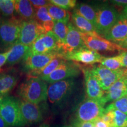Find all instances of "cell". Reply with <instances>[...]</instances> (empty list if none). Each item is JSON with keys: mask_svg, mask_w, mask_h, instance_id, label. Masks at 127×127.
<instances>
[{"mask_svg": "<svg viewBox=\"0 0 127 127\" xmlns=\"http://www.w3.org/2000/svg\"><path fill=\"white\" fill-rule=\"evenodd\" d=\"M47 82L39 78L28 77L19 87L18 94L22 100L39 104L47 100Z\"/></svg>", "mask_w": 127, "mask_h": 127, "instance_id": "6da1fadb", "label": "cell"}, {"mask_svg": "<svg viewBox=\"0 0 127 127\" xmlns=\"http://www.w3.org/2000/svg\"><path fill=\"white\" fill-rule=\"evenodd\" d=\"M0 115L8 127L25 125L21 113L19 100L11 96L0 97Z\"/></svg>", "mask_w": 127, "mask_h": 127, "instance_id": "7a4b0ae2", "label": "cell"}, {"mask_svg": "<svg viewBox=\"0 0 127 127\" xmlns=\"http://www.w3.org/2000/svg\"><path fill=\"white\" fill-rule=\"evenodd\" d=\"M104 106L100 99L88 98L79 104L75 112V119L72 123L94 121L104 113Z\"/></svg>", "mask_w": 127, "mask_h": 127, "instance_id": "3957f363", "label": "cell"}, {"mask_svg": "<svg viewBox=\"0 0 127 127\" xmlns=\"http://www.w3.org/2000/svg\"><path fill=\"white\" fill-rule=\"evenodd\" d=\"M95 11L96 32L104 36L115 24L120 15L115 8L107 4L96 7Z\"/></svg>", "mask_w": 127, "mask_h": 127, "instance_id": "277c9868", "label": "cell"}, {"mask_svg": "<svg viewBox=\"0 0 127 127\" xmlns=\"http://www.w3.org/2000/svg\"><path fill=\"white\" fill-rule=\"evenodd\" d=\"M74 78H69L51 84L48 87L47 96L53 104H60L72 94L75 88Z\"/></svg>", "mask_w": 127, "mask_h": 127, "instance_id": "5b68a950", "label": "cell"}, {"mask_svg": "<svg viewBox=\"0 0 127 127\" xmlns=\"http://www.w3.org/2000/svg\"><path fill=\"white\" fill-rule=\"evenodd\" d=\"M81 36L84 45L95 51L123 52L127 51L117 44L105 39L96 32L90 34L81 32Z\"/></svg>", "mask_w": 127, "mask_h": 127, "instance_id": "8992f818", "label": "cell"}, {"mask_svg": "<svg viewBox=\"0 0 127 127\" xmlns=\"http://www.w3.org/2000/svg\"><path fill=\"white\" fill-rule=\"evenodd\" d=\"M91 69L104 91H107L116 81L124 76L127 75V68L110 70L99 64L92 66Z\"/></svg>", "mask_w": 127, "mask_h": 127, "instance_id": "52a82bcc", "label": "cell"}, {"mask_svg": "<svg viewBox=\"0 0 127 127\" xmlns=\"http://www.w3.org/2000/svg\"><path fill=\"white\" fill-rule=\"evenodd\" d=\"M23 20L12 17L0 21V42L5 45H12L18 40Z\"/></svg>", "mask_w": 127, "mask_h": 127, "instance_id": "ba28073f", "label": "cell"}, {"mask_svg": "<svg viewBox=\"0 0 127 127\" xmlns=\"http://www.w3.org/2000/svg\"><path fill=\"white\" fill-rule=\"evenodd\" d=\"M79 65L72 61H66L47 77L41 78L46 82H54L78 77L81 72Z\"/></svg>", "mask_w": 127, "mask_h": 127, "instance_id": "9c48e42d", "label": "cell"}, {"mask_svg": "<svg viewBox=\"0 0 127 127\" xmlns=\"http://www.w3.org/2000/svg\"><path fill=\"white\" fill-rule=\"evenodd\" d=\"M46 34L44 28L35 20L23 21L18 41L23 45L31 47L39 37Z\"/></svg>", "mask_w": 127, "mask_h": 127, "instance_id": "30bf717a", "label": "cell"}, {"mask_svg": "<svg viewBox=\"0 0 127 127\" xmlns=\"http://www.w3.org/2000/svg\"><path fill=\"white\" fill-rule=\"evenodd\" d=\"M104 57L99 52L90 50L86 46L74 51L63 54V58L66 61L77 62L86 65L100 63Z\"/></svg>", "mask_w": 127, "mask_h": 127, "instance_id": "8fae6325", "label": "cell"}, {"mask_svg": "<svg viewBox=\"0 0 127 127\" xmlns=\"http://www.w3.org/2000/svg\"><path fill=\"white\" fill-rule=\"evenodd\" d=\"M79 67L84 75L85 91L88 98L92 99H101L104 95L105 92L102 90L97 79L92 73L91 67L80 65Z\"/></svg>", "mask_w": 127, "mask_h": 127, "instance_id": "7c38bea8", "label": "cell"}, {"mask_svg": "<svg viewBox=\"0 0 127 127\" xmlns=\"http://www.w3.org/2000/svg\"><path fill=\"white\" fill-rule=\"evenodd\" d=\"M62 55L61 53L51 52L45 54H28L24 60V66L28 72L42 69L57 57Z\"/></svg>", "mask_w": 127, "mask_h": 127, "instance_id": "4fadbf2b", "label": "cell"}, {"mask_svg": "<svg viewBox=\"0 0 127 127\" xmlns=\"http://www.w3.org/2000/svg\"><path fill=\"white\" fill-rule=\"evenodd\" d=\"M21 113L25 124L40 123L43 120V114L38 104L19 100Z\"/></svg>", "mask_w": 127, "mask_h": 127, "instance_id": "5bb4252c", "label": "cell"}, {"mask_svg": "<svg viewBox=\"0 0 127 127\" xmlns=\"http://www.w3.org/2000/svg\"><path fill=\"white\" fill-rule=\"evenodd\" d=\"M127 95V75L121 78L111 86L107 91L105 92L104 95L100 99L105 105L108 102H114Z\"/></svg>", "mask_w": 127, "mask_h": 127, "instance_id": "9a60e30c", "label": "cell"}, {"mask_svg": "<svg viewBox=\"0 0 127 127\" xmlns=\"http://www.w3.org/2000/svg\"><path fill=\"white\" fill-rule=\"evenodd\" d=\"M85 46L81 36V32L72 22L68 24V33L65 42L62 47V54L77 50Z\"/></svg>", "mask_w": 127, "mask_h": 127, "instance_id": "2e32d148", "label": "cell"}, {"mask_svg": "<svg viewBox=\"0 0 127 127\" xmlns=\"http://www.w3.org/2000/svg\"><path fill=\"white\" fill-rule=\"evenodd\" d=\"M103 37L116 44L126 38L127 37V17L121 14L115 24Z\"/></svg>", "mask_w": 127, "mask_h": 127, "instance_id": "e0dca14e", "label": "cell"}, {"mask_svg": "<svg viewBox=\"0 0 127 127\" xmlns=\"http://www.w3.org/2000/svg\"><path fill=\"white\" fill-rule=\"evenodd\" d=\"M29 50L30 47L16 42L9 50L7 64L9 65H13L24 60L28 55Z\"/></svg>", "mask_w": 127, "mask_h": 127, "instance_id": "ac0fdd59", "label": "cell"}, {"mask_svg": "<svg viewBox=\"0 0 127 127\" xmlns=\"http://www.w3.org/2000/svg\"><path fill=\"white\" fill-rule=\"evenodd\" d=\"M15 11L21 18V20H34L35 9L28 0H15Z\"/></svg>", "mask_w": 127, "mask_h": 127, "instance_id": "d6986e66", "label": "cell"}, {"mask_svg": "<svg viewBox=\"0 0 127 127\" xmlns=\"http://www.w3.org/2000/svg\"><path fill=\"white\" fill-rule=\"evenodd\" d=\"M34 20L44 28L46 33L52 31L55 21L49 14L47 7L35 9Z\"/></svg>", "mask_w": 127, "mask_h": 127, "instance_id": "ffe728a7", "label": "cell"}, {"mask_svg": "<svg viewBox=\"0 0 127 127\" xmlns=\"http://www.w3.org/2000/svg\"><path fill=\"white\" fill-rule=\"evenodd\" d=\"M65 61L66 60H65L63 58V54H62L61 56L57 57V58L52 60L51 61H50L48 64L45 67L42 68V69L28 72V77H37L40 79L47 77L50 74H51L60 65L65 63Z\"/></svg>", "mask_w": 127, "mask_h": 127, "instance_id": "44dd1931", "label": "cell"}, {"mask_svg": "<svg viewBox=\"0 0 127 127\" xmlns=\"http://www.w3.org/2000/svg\"><path fill=\"white\" fill-rule=\"evenodd\" d=\"M71 17L72 23L81 32L90 34L96 32L95 27L88 20L78 14L75 10L71 14Z\"/></svg>", "mask_w": 127, "mask_h": 127, "instance_id": "7402d4cb", "label": "cell"}, {"mask_svg": "<svg viewBox=\"0 0 127 127\" xmlns=\"http://www.w3.org/2000/svg\"><path fill=\"white\" fill-rule=\"evenodd\" d=\"M48 13L54 21L63 22L68 24L70 20L71 14L68 11L55 6L52 4H49L47 6Z\"/></svg>", "mask_w": 127, "mask_h": 127, "instance_id": "603a6c76", "label": "cell"}, {"mask_svg": "<svg viewBox=\"0 0 127 127\" xmlns=\"http://www.w3.org/2000/svg\"><path fill=\"white\" fill-rule=\"evenodd\" d=\"M18 78L12 74H0V97L6 96L17 83Z\"/></svg>", "mask_w": 127, "mask_h": 127, "instance_id": "cb8c5ba5", "label": "cell"}, {"mask_svg": "<svg viewBox=\"0 0 127 127\" xmlns=\"http://www.w3.org/2000/svg\"><path fill=\"white\" fill-rule=\"evenodd\" d=\"M78 14L88 20L95 27L96 21V11L95 9L91 5L85 3H80L75 9Z\"/></svg>", "mask_w": 127, "mask_h": 127, "instance_id": "d4e9b609", "label": "cell"}, {"mask_svg": "<svg viewBox=\"0 0 127 127\" xmlns=\"http://www.w3.org/2000/svg\"><path fill=\"white\" fill-rule=\"evenodd\" d=\"M100 64L110 70H118L123 68L120 54L111 57H104Z\"/></svg>", "mask_w": 127, "mask_h": 127, "instance_id": "484cf974", "label": "cell"}, {"mask_svg": "<svg viewBox=\"0 0 127 127\" xmlns=\"http://www.w3.org/2000/svg\"><path fill=\"white\" fill-rule=\"evenodd\" d=\"M52 32L58 38V39H59L63 46L65 42L66 37L68 33L67 24L60 21H55Z\"/></svg>", "mask_w": 127, "mask_h": 127, "instance_id": "4316f807", "label": "cell"}, {"mask_svg": "<svg viewBox=\"0 0 127 127\" xmlns=\"http://www.w3.org/2000/svg\"><path fill=\"white\" fill-rule=\"evenodd\" d=\"M43 35L39 37L30 47V50L28 54L29 55H38L45 54L50 53L44 45L43 41Z\"/></svg>", "mask_w": 127, "mask_h": 127, "instance_id": "83f0119b", "label": "cell"}, {"mask_svg": "<svg viewBox=\"0 0 127 127\" xmlns=\"http://www.w3.org/2000/svg\"><path fill=\"white\" fill-rule=\"evenodd\" d=\"M15 0H0V14L12 17L15 11Z\"/></svg>", "mask_w": 127, "mask_h": 127, "instance_id": "f1b7e54d", "label": "cell"}, {"mask_svg": "<svg viewBox=\"0 0 127 127\" xmlns=\"http://www.w3.org/2000/svg\"><path fill=\"white\" fill-rule=\"evenodd\" d=\"M117 109L127 115V95L109 104L104 111Z\"/></svg>", "mask_w": 127, "mask_h": 127, "instance_id": "f546056e", "label": "cell"}, {"mask_svg": "<svg viewBox=\"0 0 127 127\" xmlns=\"http://www.w3.org/2000/svg\"><path fill=\"white\" fill-rule=\"evenodd\" d=\"M112 111L113 117V127H127V115L117 109Z\"/></svg>", "mask_w": 127, "mask_h": 127, "instance_id": "4dcf8cb0", "label": "cell"}, {"mask_svg": "<svg viewBox=\"0 0 127 127\" xmlns=\"http://www.w3.org/2000/svg\"><path fill=\"white\" fill-rule=\"evenodd\" d=\"M48 2L67 11L74 8L77 5L76 0H50Z\"/></svg>", "mask_w": 127, "mask_h": 127, "instance_id": "1f68e13d", "label": "cell"}, {"mask_svg": "<svg viewBox=\"0 0 127 127\" xmlns=\"http://www.w3.org/2000/svg\"><path fill=\"white\" fill-rule=\"evenodd\" d=\"M30 1L35 9L47 7L48 5L50 4L48 1H45V0H30Z\"/></svg>", "mask_w": 127, "mask_h": 127, "instance_id": "d6a6232c", "label": "cell"}, {"mask_svg": "<svg viewBox=\"0 0 127 127\" xmlns=\"http://www.w3.org/2000/svg\"><path fill=\"white\" fill-rule=\"evenodd\" d=\"M9 54V50L7 51L0 53V72H1V68L5 63H7L8 56Z\"/></svg>", "mask_w": 127, "mask_h": 127, "instance_id": "836d02e7", "label": "cell"}, {"mask_svg": "<svg viewBox=\"0 0 127 127\" xmlns=\"http://www.w3.org/2000/svg\"><path fill=\"white\" fill-rule=\"evenodd\" d=\"M72 125L74 127H93L94 125V121L72 123Z\"/></svg>", "mask_w": 127, "mask_h": 127, "instance_id": "e575fe53", "label": "cell"}, {"mask_svg": "<svg viewBox=\"0 0 127 127\" xmlns=\"http://www.w3.org/2000/svg\"><path fill=\"white\" fill-rule=\"evenodd\" d=\"M110 2L112 4L115 5L116 7H120L123 9L127 5V0H114V1H111Z\"/></svg>", "mask_w": 127, "mask_h": 127, "instance_id": "d590c367", "label": "cell"}, {"mask_svg": "<svg viewBox=\"0 0 127 127\" xmlns=\"http://www.w3.org/2000/svg\"><path fill=\"white\" fill-rule=\"evenodd\" d=\"M94 125L95 127H111L109 125L101 120V118L96 119L94 121Z\"/></svg>", "mask_w": 127, "mask_h": 127, "instance_id": "8d00e7d4", "label": "cell"}, {"mask_svg": "<svg viewBox=\"0 0 127 127\" xmlns=\"http://www.w3.org/2000/svg\"><path fill=\"white\" fill-rule=\"evenodd\" d=\"M121 57L122 63H123V68H127V50L121 52L120 54Z\"/></svg>", "mask_w": 127, "mask_h": 127, "instance_id": "74e56055", "label": "cell"}, {"mask_svg": "<svg viewBox=\"0 0 127 127\" xmlns=\"http://www.w3.org/2000/svg\"><path fill=\"white\" fill-rule=\"evenodd\" d=\"M117 44H118V45H120L121 48L127 50V37L126 38L124 39V40L118 42V43H117Z\"/></svg>", "mask_w": 127, "mask_h": 127, "instance_id": "f35d334b", "label": "cell"}, {"mask_svg": "<svg viewBox=\"0 0 127 127\" xmlns=\"http://www.w3.org/2000/svg\"><path fill=\"white\" fill-rule=\"evenodd\" d=\"M0 127H8V126L5 123L2 117H1V115H0Z\"/></svg>", "mask_w": 127, "mask_h": 127, "instance_id": "ab89813d", "label": "cell"}, {"mask_svg": "<svg viewBox=\"0 0 127 127\" xmlns=\"http://www.w3.org/2000/svg\"><path fill=\"white\" fill-rule=\"evenodd\" d=\"M37 127H50V124L49 121H45L42 124H41L39 126Z\"/></svg>", "mask_w": 127, "mask_h": 127, "instance_id": "60d3db41", "label": "cell"}, {"mask_svg": "<svg viewBox=\"0 0 127 127\" xmlns=\"http://www.w3.org/2000/svg\"><path fill=\"white\" fill-rule=\"evenodd\" d=\"M121 15L125 16V17H127V5L124 8V9H123V12H122Z\"/></svg>", "mask_w": 127, "mask_h": 127, "instance_id": "b9f144b4", "label": "cell"}, {"mask_svg": "<svg viewBox=\"0 0 127 127\" xmlns=\"http://www.w3.org/2000/svg\"><path fill=\"white\" fill-rule=\"evenodd\" d=\"M54 127H74L73 125H61V126H57Z\"/></svg>", "mask_w": 127, "mask_h": 127, "instance_id": "7bdbcfd3", "label": "cell"}, {"mask_svg": "<svg viewBox=\"0 0 127 127\" xmlns=\"http://www.w3.org/2000/svg\"><path fill=\"white\" fill-rule=\"evenodd\" d=\"M93 127H95V125H93Z\"/></svg>", "mask_w": 127, "mask_h": 127, "instance_id": "ee69618b", "label": "cell"}]
</instances>
